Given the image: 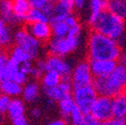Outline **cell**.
I'll return each mask as SVG.
<instances>
[{
  "label": "cell",
  "instance_id": "obj_1",
  "mask_svg": "<svg viewBox=\"0 0 126 125\" xmlns=\"http://www.w3.org/2000/svg\"><path fill=\"white\" fill-rule=\"evenodd\" d=\"M89 60H111L118 61L123 53L122 47L116 39L94 31L88 39Z\"/></svg>",
  "mask_w": 126,
  "mask_h": 125
},
{
  "label": "cell",
  "instance_id": "obj_2",
  "mask_svg": "<svg viewBox=\"0 0 126 125\" xmlns=\"http://www.w3.org/2000/svg\"><path fill=\"white\" fill-rule=\"evenodd\" d=\"M98 94L116 97L126 92V66L117 64L116 68L106 78H94L93 81Z\"/></svg>",
  "mask_w": 126,
  "mask_h": 125
},
{
  "label": "cell",
  "instance_id": "obj_3",
  "mask_svg": "<svg viewBox=\"0 0 126 125\" xmlns=\"http://www.w3.org/2000/svg\"><path fill=\"white\" fill-rule=\"evenodd\" d=\"M125 22L120 17L105 9L99 15L95 23L91 27L94 31L112 38L122 47L125 33Z\"/></svg>",
  "mask_w": 126,
  "mask_h": 125
},
{
  "label": "cell",
  "instance_id": "obj_4",
  "mask_svg": "<svg viewBox=\"0 0 126 125\" xmlns=\"http://www.w3.org/2000/svg\"><path fill=\"white\" fill-rule=\"evenodd\" d=\"M81 45V36L67 34V37H53L49 41L48 51L51 55L64 57L74 52Z\"/></svg>",
  "mask_w": 126,
  "mask_h": 125
},
{
  "label": "cell",
  "instance_id": "obj_5",
  "mask_svg": "<svg viewBox=\"0 0 126 125\" xmlns=\"http://www.w3.org/2000/svg\"><path fill=\"white\" fill-rule=\"evenodd\" d=\"M72 95L76 105L82 110L83 113L87 114L90 113L92 105L98 94L93 84H89L74 88Z\"/></svg>",
  "mask_w": 126,
  "mask_h": 125
},
{
  "label": "cell",
  "instance_id": "obj_6",
  "mask_svg": "<svg viewBox=\"0 0 126 125\" xmlns=\"http://www.w3.org/2000/svg\"><path fill=\"white\" fill-rule=\"evenodd\" d=\"M14 41L16 46L29 53L32 60L39 57L41 42L30 34L26 29L19 30L14 34Z\"/></svg>",
  "mask_w": 126,
  "mask_h": 125
},
{
  "label": "cell",
  "instance_id": "obj_7",
  "mask_svg": "<svg viewBox=\"0 0 126 125\" xmlns=\"http://www.w3.org/2000/svg\"><path fill=\"white\" fill-rule=\"evenodd\" d=\"M90 113L103 124L113 116V98L98 94L92 105Z\"/></svg>",
  "mask_w": 126,
  "mask_h": 125
},
{
  "label": "cell",
  "instance_id": "obj_8",
  "mask_svg": "<svg viewBox=\"0 0 126 125\" xmlns=\"http://www.w3.org/2000/svg\"><path fill=\"white\" fill-rule=\"evenodd\" d=\"M94 79L89 61H83L77 63L71 74V83L74 88L93 84Z\"/></svg>",
  "mask_w": 126,
  "mask_h": 125
},
{
  "label": "cell",
  "instance_id": "obj_9",
  "mask_svg": "<svg viewBox=\"0 0 126 125\" xmlns=\"http://www.w3.org/2000/svg\"><path fill=\"white\" fill-rule=\"evenodd\" d=\"M55 71L61 75L62 80H70L73 68L63 57L51 55L46 60V71Z\"/></svg>",
  "mask_w": 126,
  "mask_h": 125
},
{
  "label": "cell",
  "instance_id": "obj_10",
  "mask_svg": "<svg viewBox=\"0 0 126 125\" xmlns=\"http://www.w3.org/2000/svg\"><path fill=\"white\" fill-rule=\"evenodd\" d=\"M25 29L40 42H48L53 36V30L49 22L26 23Z\"/></svg>",
  "mask_w": 126,
  "mask_h": 125
},
{
  "label": "cell",
  "instance_id": "obj_11",
  "mask_svg": "<svg viewBox=\"0 0 126 125\" xmlns=\"http://www.w3.org/2000/svg\"><path fill=\"white\" fill-rule=\"evenodd\" d=\"M94 78H106L114 71L117 61L111 60H89Z\"/></svg>",
  "mask_w": 126,
  "mask_h": 125
},
{
  "label": "cell",
  "instance_id": "obj_12",
  "mask_svg": "<svg viewBox=\"0 0 126 125\" xmlns=\"http://www.w3.org/2000/svg\"><path fill=\"white\" fill-rule=\"evenodd\" d=\"M73 89V85L70 80H61L57 86L50 88H43V91L47 98L59 102L63 98L71 95Z\"/></svg>",
  "mask_w": 126,
  "mask_h": 125
},
{
  "label": "cell",
  "instance_id": "obj_13",
  "mask_svg": "<svg viewBox=\"0 0 126 125\" xmlns=\"http://www.w3.org/2000/svg\"><path fill=\"white\" fill-rule=\"evenodd\" d=\"M107 1L108 0H89V6L90 13L88 18V23L90 26L95 23L101 12L106 9Z\"/></svg>",
  "mask_w": 126,
  "mask_h": 125
},
{
  "label": "cell",
  "instance_id": "obj_14",
  "mask_svg": "<svg viewBox=\"0 0 126 125\" xmlns=\"http://www.w3.org/2000/svg\"><path fill=\"white\" fill-rule=\"evenodd\" d=\"M12 4L17 24L23 21L26 22V15L32 8L28 0H12Z\"/></svg>",
  "mask_w": 126,
  "mask_h": 125
},
{
  "label": "cell",
  "instance_id": "obj_15",
  "mask_svg": "<svg viewBox=\"0 0 126 125\" xmlns=\"http://www.w3.org/2000/svg\"><path fill=\"white\" fill-rule=\"evenodd\" d=\"M0 18L6 24H17L13 12L12 0H3L0 2Z\"/></svg>",
  "mask_w": 126,
  "mask_h": 125
},
{
  "label": "cell",
  "instance_id": "obj_16",
  "mask_svg": "<svg viewBox=\"0 0 126 125\" xmlns=\"http://www.w3.org/2000/svg\"><path fill=\"white\" fill-rule=\"evenodd\" d=\"M58 103H59V109L61 118H63L66 122H68L71 112L73 110L74 107L76 105L73 95L71 94V95L63 98Z\"/></svg>",
  "mask_w": 126,
  "mask_h": 125
},
{
  "label": "cell",
  "instance_id": "obj_17",
  "mask_svg": "<svg viewBox=\"0 0 126 125\" xmlns=\"http://www.w3.org/2000/svg\"><path fill=\"white\" fill-rule=\"evenodd\" d=\"M39 95V87L36 82H29L25 84L23 88L22 96L25 102H36Z\"/></svg>",
  "mask_w": 126,
  "mask_h": 125
},
{
  "label": "cell",
  "instance_id": "obj_18",
  "mask_svg": "<svg viewBox=\"0 0 126 125\" xmlns=\"http://www.w3.org/2000/svg\"><path fill=\"white\" fill-rule=\"evenodd\" d=\"M106 9L126 21V0H108Z\"/></svg>",
  "mask_w": 126,
  "mask_h": 125
},
{
  "label": "cell",
  "instance_id": "obj_19",
  "mask_svg": "<svg viewBox=\"0 0 126 125\" xmlns=\"http://www.w3.org/2000/svg\"><path fill=\"white\" fill-rule=\"evenodd\" d=\"M3 93L10 97H18L23 93V86L12 80H9L0 83Z\"/></svg>",
  "mask_w": 126,
  "mask_h": 125
},
{
  "label": "cell",
  "instance_id": "obj_20",
  "mask_svg": "<svg viewBox=\"0 0 126 125\" xmlns=\"http://www.w3.org/2000/svg\"><path fill=\"white\" fill-rule=\"evenodd\" d=\"M7 114L10 119L19 115H25V104L21 99L17 97L11 98L9 107H8Z\"/></svg>",
  "mask_w": 126,
  "mask_h": 125
},
{
  "label": "cell",
  "instance_id": "obj_21",
  "mask_svg": "<svg viewBox=\"0 0 126 125\" xmlns=\"http://www.w3.org/2000/svg\"><path fill=\"white\" fill-rule=\"evenodd\" d=\"M62 80L61 75L55 71H46L42 75L41 82L43 88H50L57 86Z\"/></svg>",
  "mask_w": 126,
  "mask_h": 125
},
{
  "label": "cell",
  "instance_id": "obj_22",
  "mask_svg": "<svg viewBox=\"0 0 126 125\" xmlns=\"http://www.w3.org/2000/svg\"><path fill=\"white\" fill-rule=\"evenodd\" d=\"M125 93L118 94L113 98V115L115 116L125 117Z\"/></svg>",
  "mask_w": 126,
  "mask_h": 125
},
{
  "label": "cell",
  "instance_id": "obj_23",
  "mask_svg": "<svg viewBox=\"0 0 126 125\" xmlns=\"http://www.w3.org/2000/svg\"><path fill=\"white\" fill-rule=\"evenodd\" d=\"M12 35L7 24L0 18V46L2 47H7L12 44Z\"/></svg>",
  "mask_w": 126,
  "mask_h": 125
},
{
  "label": "cell",
  "instance_id": "obj_24",
  "mask_svg": "<svg viewBox=\"0 0 126 125\" xmlns=\"http://www.w3.org/2000/svg\"><path fill=\"white\" fill-rule=\"evenodd\" d=\"M26 23H33V22H49V18L45 15L40 9L31 8V10L26 15Z\"/></svg>",
  "mask_w": 126,
  "mask_h": 125
},
{
  "label": "cell",
  "instance_id": "obj_25",
  "mask_svg": "<svg viewBox=\"0 0 126 125\" xmlns=\"http://www.w3.org/2000/svg\"><path fill=\"white\" fill-rule=\"evenodd\" d=\"M10 58L13 59L14 61H16L19 64L26 62V61H32V57L30 56L29 53H26L25 50L20 48L18 46H16V47L12 48L10 53Z\"/></svg>",
  "mask_w": 126,
  "mask_h": 125
},
{
  "label": "cell",
  "instance_id": "obj_26",
  "mask_svg": "<svg viewBox=\"0 0 126 125\" xmlns=\"http://www.w3.org/2000/svg\"><path fill=\"white\" fill-rule=\"evenodd\" d=\"M52 30H53V37H67L68 34L70 26L67 24L66 21H61L51 25Z\"/></svg>",
  "mask_w": 126,
  "mask_h": 125
},
{
  "label": "cell",
  "instance_id": "obj_27",
  "mask_svg": "<svg viewBox=\"0 0 126 125\" xmlns=\"http://www.w3.org/2000/svg\"><path fill=\"white\" fill-rule=\"evenodd\" d=\"M75 6L72 4H69L67 3L61 2V1H57L55 2V10L54 14H58V15H69L73 12Z\"/></svg>",
  "mask_w": 126,
  "mask_h": 125
},
{
  "label": "cell",
  "instance_id": "obj_28",
  "mask_svg": "<svg viewBox=\"0 0 126 125\" xmlns=\"http://www.w3.org/2000/svg\"><path fill=\"white\" fill-rule=\"evenodd\" d=\"M84 115L82 110L77 105L74 107L73 110L71 112L69 121L74 125H83V120H84Z\"/></svg>",
  "mask_w": 126,
  "mask_h": 125
},
{
  "label": "cell",
  "instance_id": "obj_29",
  "mask_svg": "<svg viewBox=\"0 0 126 125\" xmlns=\"http://www.w3.org/2000/svg\"><path fill=\"white\" fill-rule=\"evenodd\" d=\"M55 2L56 0H51L50 2H48L43 8L41 9L42 12L45 13V15L47 17H48L50 19L52 16L54 14V10H55Z\"/></svg>",
  "mask_w": 126,
  "mask_h": 125
},
{
  "label": "cell",
  "instance_id": "obj_30",
  "mask_svg": "<svg viewBox=\"0 0 126 125\" xmlns=\"http://www.w3.org/2000/svg\"><path fill=\"white\" fill-rule=\"evenodd\" d=\"M10 101H11L10 96L6 95L4 94L0 97V113L1 114L4 115L5 113H7Z\"/></svg>",
  "mask_w": 126,
  "mask_h": 125
},
{
  "label": "cell",
  "instance_id": "obj_31",
  "mask_svg": "<svg viewBox=\"0 0 126 125\" xmlns=\"http://www.w3.org/2000/svg\"><path fill=\"white\" fill-rule=\"evenodd\" d=\"M102 124L97 118H95L91 113H87L84 115L83 125H99Z\"/></svg>",
  "mask_w": 126,
  "mask_h": 125
},
{
  "label": "cell",
  "instance_id": "obj_32",
  "mask_svg": "<svg viewBox=\"0 0 126 125\" xmlns=\"http://www.w3.org/2000/svg\"><path fill=\"white\" fill-rule=\"evenodd\" d=\"M103 124L105 125H125L126 124V117H119V116H115L109 119L107 122H105Z\"/></svg>",
  "mask_w": 126,
  "mask_h": 125
},
{
  "label": "cell",
  "instance_id": "obj_33",
  "mask_svg": "<svg viewBox=\"0 0 126 125\" xmlns=\"http://www.w3.org/2000/svg\"><path fill=\"white\" fill-rule=\"evenodd\" d=\"M27 76H28L27 74H24L21 71H18V72L17 73V74L14 76V78L12 79V80H14V81H16L17 83H18V84L23 86V85L27 83V80H28Z\"/></svg>",
  "mask_w": 126,
  "mask_h": 125
},
{
  "label": "cell",
  "instance_id": "obj_34",
  "mask_svg": "<svg viewBox=\"0 0 126 125\" xmlns=\"http://www.w3.org/2000/svg\"><path fill=\"white\" fill-rule=\"evenodd\" d=\"M31 61H32L21 63V64L19 65V71H21L24 74H27V75H30V74H31V72H32V69L33 67V66H32Z\"/></svg>",
  "mask_w": 126,
  "mask_h": 125
},
{
  "label": "cell",
  "instance_id": "obj_35",
  "mask_svg": "<svg viewBox=\"0 0 126 125\" xmlns=\"http://www.w3.org/2000/svg\"><path fill=\"white\" fill-rule=\"evenodd\" d=\"M50 1L51 0H28L32 8H36V9H40V10Z\"/></svg>",
  "mask_w": 126,
  "mask_h": 125
},
{
  "label": "cell",
  "instance_id": "obj_36",
  "mask_svg": "<svg viewBox=\"0 0 126 125\" xmlns=\"http://www.w3.org/2000/svg\"><path fill=\"white\" fill-rule=\"evenodd\" d=\"M12 124L14 125H27L29 123L27 118L26 117L25 115H19V116H17V117H14L11 119Z\"/></svg>",
  "mask_w": 126,
  "mask_h": 125
},
{
  "label": "cell",
  "instance_id": "obj_37",
  "mask_svg": "<svg viewBox=\"0 0 126 125\" xmlns=\"http://www.w3.org/2000/svg\"><path fill=\"white\" fill-rule=\"evenodd\" d=\"M11 80L10 75L8 74V71L6 69L5 66L4 67H1L0 68V83H2L4 81H6V80Z\"/></svg>",
  "mask_w": 126,
  "mask_h": 125
},
{
  "label": "cell",
  "instance_id": "obj_38",
  "mask_svg": "<svg viewBox=\"0 0 126 125\" xmlns=\"http://www.w3.org/2000/svg\"><path fill=\"white\" fill-rule=\"evenodd\" d=\"M65 21L67 22V24L70 26V27H72V26H76V25H78L79 24L77 18L75 17V16H74L72 13L69 14V15L67 16V18H66Z\"/></svg>",
  "mask_w": 126,
  "mask_h": 125
},
{
  "label": "cell",
  "instance_id": "obj_39",
  "mask_svg": "<svg viewBox=\"0 0 126 125\" xmlns=\"http://www.w3.org/2000/svg\"><path fill=\"white\" fill-rule=\"evenodd\" d=\"M43 74H44L43 71H41L39 67H37V66H35L32 69V72H31V74H30V75L35 79H39V78H41Z\"/></svg>",
  "mask_w": 126,
  "mask_h": 125
},
{
  "label": "cell",
  "instance_id": "obj_40",
  "mask_svg": "<svg viewBox=\"0 0 126 125\" xmlns=\"http://www.w3.org/2000/svg\"><path fill=\"white\" fill-rule=\"evenodd\" d=\"M87 3H88V0H74L75 8L77 10H83Z\"/></svg>",
  "mask_w": 126,
  "mask_h": 125
},
{
  "label": "cell",
  "instance_id": "obj_41",
  "mask_svg": "<svg viewBox=\"0 0 126 125\" xmlns=\"http://www.w3.org/2000/svg\"><path fill=\"white\" fill-rule=\"evenodd\" d=\"M9 57L4 53H0V68L4 67V66H6L8 61H9Z\"/></svg>",
  "mask_w": 126,
  "mask_h": 125
},
{
  "label": "cell",
  "instance_id": "obj_42",
  "mask_svg": "<svg viewBox=\"0 0 126 125\" xmlns=\"http://www.w3.org/2000/svg\"><path fill=\"white\" fill-rule=\"evenodd\" d=\"M67 123V122L63 118H61V119H56V120H53L52 122L48 123L49 125H65Z\"/></svg>",
  "mask_w": 126,
  "mask_h": 125
},
{
  "label": "cell",
  "instance_id": "obj_43",
  "mask_svg": "<svg viewBox=\"0 0 126 125\" xmlns=\"http://www.w3.org/2000/svg\"><path fill=\"white\" fill-rule=\"evenodd\" d=\"M118 64H121L123 66H126V52L125 53H123L121 54L120 58L118 60Z\"/></svg>",
  "mask_w": 126,
  "mask_h": 125
},
{
  "label": "cell",
  "instance_id": "obj_44",
  "mask_svg": "<svg viewBox=\"0 0 126 125\" xmlns=\"http://www.w3.org/2000/svg\"><path fill=\"white\" fill-rule=\"evenodd\" d=\"M41 115V112L39 109H33L32 110V116L33 118H39Z\"/></svg>",
  "mask_w": 126,
  "mask_h": 125
},
{
  "label": "cell",
  "instance_id": "obj_45",
  "mask_svg": "<svg viewBox=\"0 0 126 125\" xmlns=\"http://www.w3.org/2000/svg\"><path fill=\"white\" fill-rule=\"evenodd\" d=\"M57 1H61V2L67 3V4H72V5L75 6V4H74V0H57Z\"/></svg>",
  "mask_w": 126,
  "mask_h": 125
},
{
  "label": "cell",
  "instance_id": "obj_46",
  "mask_svg": "<svg viewBox=\"0 0 126 125\" xmlns=\"http://www.w3.org/2000/svg\"><path fill=\"white\" fill-rule=\"evenodd\" d=\"M4 94V93H3V90H2V88H1V85H0V97Z\"/></svg>",
  "mask_w": 126,
  "mask_h": 125
},
{
  "label": "cell",
  "instance_id": "obj_47",
  "mask_svg": "<svg viewBox=\"0 0 126 125\" xmlns=\"http://www.w3.org/2000/svg\"><path fill=\"white\" fill-rule=\"evenodd\" d=\"M124 99H125V117H126V93H125V95H124Z\"/></svg>",
  "mask_w": 126,
  "mask_h": 125
},
{
  "label": "cell",
  "instance_id": "obj_48",
  "mask_svg": "<svg viewBox=\"0 0 126 125\" xmlns=\"http://www.w3.org/2000/svg\"><path fill=\"white\" fill-rule=\"evenodd\" d=\"M1 48H2V47L0 46V53H2V52H1Z\"/></svg>",
  "mask_w": 126,
  "mask_h": 125
},
{
  "label": "cell",
  "instance_id": "obj_49",
  "mask_svg": "<svg viewBox=\"0 0 126 125\" xmlns=\"http://www.w3.org/2000/svg\"><path fill=\"white\" fill-rule=\"evenodd\" d=\"M1 1H3V0H0V2H1Z\"/></svg>",
  "mask_w": 126,
  "mask_h": 125
}]
</instances>
